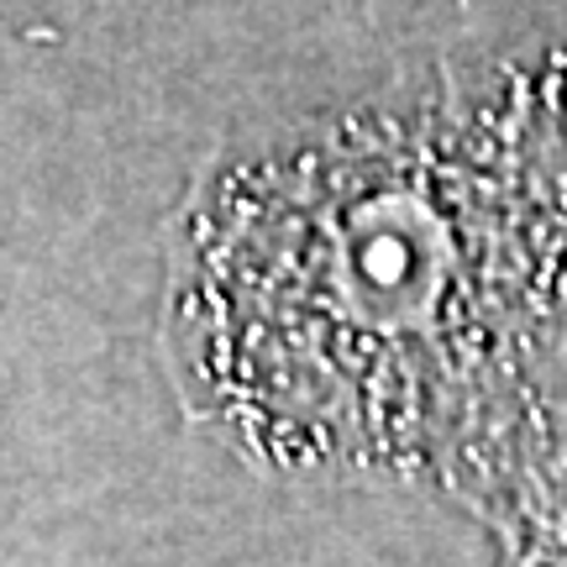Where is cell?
Returning <instances> with one entry per match:
<instances>
[{
    "label": "cell",
    "mask_w": 567,
    "mask_h": 567,
    "mask_svg": "<svg viewBox=\"0 0 567 567\" xmlns=\"http://www.w3.org/2000/svg\"><path fill=\"white\" fill-rule=\"evenodd\" d=\"M184 415L279 484L431 488L567 557V27L425 53L189 189Z\"/></svg>",
    "instance_id": "cell-1"
},
{
    "label": "cell",
    "mask_w": 567,
    "mask_h": 567,
    "mask_svg": "<svg viewBox=\"0 0 567 567\" xmlns=\"http://www.w3.org/2000/svg\"><path fill=\"white\" fill-rule=\"evenodd\" d=\"M368 21L415 53H463L567 27V0H363Z\"/></svg>",
    "instance_id": "cell-2"
}]
</instances>
